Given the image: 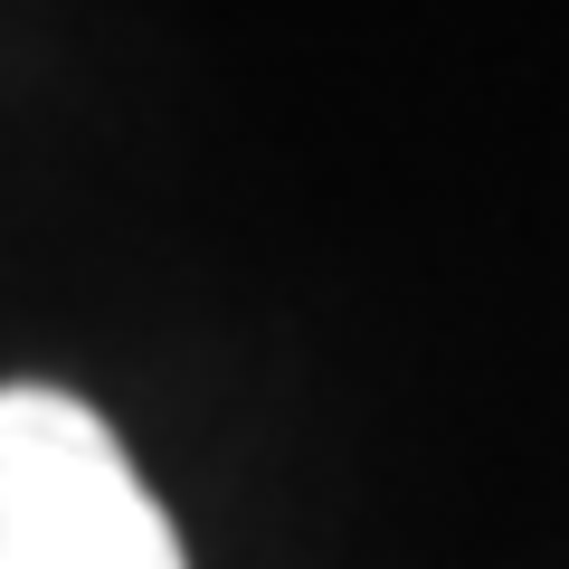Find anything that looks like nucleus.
<instances>
[{
	"label": "nucleus",
	"mask_w": 569,
	"mask_h": 569,
	"mask_svg": "<svg viewBox=\"0 0 569 569\" xmlns=\"http://www.w3.org/2000/svg\"><path fill=\"white\" fill-rule=\"evenodd\" d=\"M0 569H190L123 437L48 380H0Z\"/></svg>",
	"instance_id": "f257e3e1"
}]
</instances>
